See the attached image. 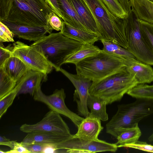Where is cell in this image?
I'll return each mask as SVG.
<instances>
[{
	"label": "cell",
	"instance_id": "e0dca14e",
	"mask_svg": "<svg viewBox=\"0 0 153 153\" xmlns=\"http://www.w3.org/2000/svg\"><path fill=\"white\" fill-rule=\"evenodd\" d=\"M22 142L23 143H37L56 144L72 137L73 136L48 132H36L27 133Z\"/></svg>",
	"mask_w": 153,
	"mask_h": 153
},
{
	"label": "cell",
	"instance_id": "1f68e13d",
	"mask_svg": "<svg viewBox=\"0 0 153 153\" xmlns=\"http://www.w3.org/2000/svg\"><path fill=\"white\" fill-rule=\"evenodd\" d=\"M141 30L153 49V24L139 20Z\"/></svg>",
	"mask_w": 153,
	"mask_h": 153
},
{
	"label": "cell",
	"instance_id": "ab89813d",
	"mask_svg": "<svg viewBox=\"0 0 153 153\" xmlns=\"http://www.w3.org/2000/svg\"><path fill=\"white\" fill-rule=\"evenodd\" d=\"M124 9L128 14L131 10V5L129 0H118Z\"/></svg>",
	"mask_w": 153,
	"mask_h": 153
},
{
	"label": "cell",
	"instance_id": "9c48e42d",
	"mask_svg": "<svg viewBox=\"0 0 153 153\" xmlns=\"http://www.w3.org/2000/svg\"><path fill=\"white\" fill-rule=\"evenodd\" d=\"M57 150L68 153L115 152L118 147L116 143H111L98 139L88 140L72 137L62 143L55 144Z\"/></svg>",
	"mask_w": 153,
	"mask_h": 153
},
{
	"label": "cell",
	"instance_id": "7a4b0ae2",
	"mask_svg": "<svg viewBox=\"0 0 153 153\" xmlns=\"http://www.w3.org/2000/svg\"><path fill=\"white\" fill-rule=\"evenodd\" d=\"M83 0L95 21L99 40L112 42L127 49L125 19H120L113 15L102 0Z\"/></svg>",
	"mask_w": 153,
	"mask_h": 153
},
{
	"label": "cell",
	"instance_id": "603a6c76",
	"mask_svg": "<svg viewBox=\"0 0 153 153\" xmlns=\"http://www.w3.org/2000/svg\"><path fill=\"white\" fill-rule=\"evenodd\" d=\"M140 20L153 24V3L148 0H129Z\"/></svg>",
	"mask_w": 153,
	"mask_h": 153
},
{
	"label": "cell",
	"instance_id": "7402d4cb",
	"mask_svg": "<svg viewBox=\"0 0 153 153\" xmlns=\"http://www.w3.org/2000/svg\"><path fill=\"white\" fill-rule=\"evenodd\" d=\"M106 102L99 97L89 94L87 100L88 108L90 110L89 116L98 118L103 121L108 120Z\"/></svg>",
	"mask_w": 153,
	"mask_h": 153
},
{
	"label": "cell",
	"instance_id": "52a82bcc",
	"mask_svg": "<svg viewBox=\"0 0 153 153\" xmlns=\"http://www.w3.org/2000/svg\"><path fill=\"white\" fill-rule=\"evenodd\" d=\"M139 20L132 8L125 19L127 49L137 60L153 65V49L141 30Z\"/></svg>",
	"mask_w": 153,
	"mask_h": 153
},
{
	"label": "cell",
	"instance_id": "4316f807",
	"mask_svg": "<svg viewBox=\"0 0 153 153\" xmlns=\"http://www.w3.org/2000/svg\"><path fill=\"white\" fill-rule=\"evenodd\" d=\"M131 97L137 98L147 99L153 100V85L145 84H138L127 93Z\"/></svg>",
	"mask_w": 153,
	"mask_h": 153
},
{
	"label": "cell",
	"instance_id": "6da1fadb",
	"mask_svg": "<svg viewBox=\"0 0 153 153\" xmlns=\"http://www.w3.org/2000/svg\"><path fill=\"white\" fill-rule=\"evenodd\" d=\"M52 12L45 0H0V21L45 26L46 16Z\"/></svg>",
	"mask_w": 153,
	"mask_h": 153
},
{
	"label": "cell",
	"instance_id": "9a60e30c",
	"mask_svg": "<svg viewBox=\"0 0 153 153\" xmlns=\"http://www.w3.org/2000/svg\"><path fill=\"white\" fill-rule=\"evenodd\" d=\"M127 71L134 74L138 84L150 83L153 81V68L150 65L136 59H126Z\"/></svg>",
	"mask_w": 153,
	"mask_h": 153
},
{
	"label": "cell",
	"instance_id": "d590c367",
	"mask_svg": "<svg viewBox=\"0 0 153 153\" xmlns=\"http://www.w3.org/2000/svg\"><path fill=\"white\" fill-rule=\"evenodd\" d=\"M21 142L23 146L29 151L30 153H43L47 145L37 143H27Z\"/></svg>",
	"mask_w": 153,
	"mask_h": 153
},
{
	"label": "cell",
	"instance_id": "8fae6325",
	"mask_svg": "<svg viewBox=\"0 0 153 153\" xmlns=\"http://www.w3.org/2000/svg\"><path fill=\"white\" fill-rule=\"evenodd\" d=\"M27 133L36 132H48L71 136L70 129L60 114L50 110L41 120L32 124H24L19 128Z\"/></svg>",
	"mask_w": 153,
	"mask_h": 153
},
{
	"label": "cell",
	"instance_id": "d6a6232c",
	"mask_svg": "<svg viewBox=\"0 0 153 153\" xmlns=\"http://www.w3.org/2000/svg\"><path fill=\"white\" fill-rule=\"evenodd\" d=\"M14 34L4 24L0 21V42H14Z\"/></svg>",
	"mask_w": 153,
	"mask_h": 153
},
{
	"label": "cell",
	"instance_id": "3957f363",
	"mask_svg": "<svg viewBox=\"0 0 153 153\" xmlns=\"http://www.w3.org/2000/svg\"><path fill=\"white\" fill-rule=\"evenodd\" d=\"M138 84L135 76L124 66L102 79L92 81L89 93L103 99L108 105L120 101L125 94Z\"/></svg>",
	"mask_w": 153,
	"mask_h": 153
},
{
	"label": "cell",
	"instance_id": "74e56055",
	"mask_svg": "<svg viewBox=\"0 0 153 153\" xmlns=\"http://www.w3.org/2000/svg\"><path fill=\"white\" fill-rule=\"evenodd\" d=\"M6 153H30L22 144L21 142H16L13 149L6 152Z\"/></svg>",
	"mask_w": 153,
	"mask_h": 153
},
{
	"label": "cell",
	"instance_id": "83f0119b",
	"mask_svg": "<svg viewBox=\"0 0 153 153\" xmlns=\"http://www.w3.org/2000/svg\"><path fill=\"white\" fill-rule=\"evenodd\" d=\"M16 82L7 76L1 68H0V99L13 90Z\"/></svg>",
	"mask_w": 153,
	"mask_h": 153
},
{
	"label": "cell",
	"instance_id": "8d00e7d4",
	"mask_svg": "<svg viewBox=\"0 0 153 153\" xmlns=\"http://www.w3.org/2000/svg\"><path fill=\"white\" fill-rule=\"evenodd\" d=\"M53 12L55 13L63 20V16L61 12L57 0H45Z\"/></svg>",
	"mask_w": 153,
	"mask_h": 153
},
{
	"label": "cell",
	"instance_id": "e575fe53",
	"mask_svg": "<svg viewBox=\"0 0 153 153\" xmlns=\"http://www.w3.org/2000/svg\"><path fill=\"white\" fill-rule=\"evenodd\" d=\"M121 147L133 148L153 153V146L149 144L146 142L138 141L134 143L124 145Z\"/></svg>",
	"mask_w": 153,
	"mask_h": 153
},
{
	"label": "cell",
	"instance_id": "cb8c5ba5",
	"mask_svg": "<svg viewBox=\"0 0 153 153\" xmlns=\"http://www.w3.org/2000/svg\"><path fill=\"white\" fill-rule=\"evenodd\" d=\"M141 134V131L137 124L135 126L122 130L117 137L116 144L118 148L125 144L134 143L138 141Z\"/></svg>",
	"mask_w": 153,
	"mask_h": 153
},
{
	"label": "cell",
	"instance_id": "30bf717a",
	"mask_svg": "<svg viewBox=\"0 0 153 153\" xmlns=\"http://www.w3.org/2000/svg\"><path fill=\"white\" fill-rule=\"evenodd\" d=\"M33 97L35 100L45 104L51 110L68 118L77 128L84 119L67 107L65 102L66 94L62 88L56 89L51 94L46 95L42 91L41 86L35 92Z\"/></svg>",
	"mask_w": 153,
	"mask_h": 153
},
{
	"label": "cell",
	"instance_id": "4fadbf2b",
	"mask_svg": "<svg viewBox=\"0 0 153 153\" xmlns=\"http://www.w3.org/2000/svg\"><path fill=\"white\" fill-rule=\"evenodd\" d=\"M6 25L14 35L19 38L33 41H37L47 33H52L47 26H30L18 24L3 20L0 21Z\"/></svg>",
	"mask_w": 153,
	"mask_h": 153
},
{
	"label": "cell",
	"instance_id": "d6986e66",
	"mask_svg": "<svg viewBox=\"0 0 153 153\" xmlns=\"http://www.w3.org/2000/svg\"><path fill=\"white\" fill-rule=\"evenodd\" d=\"M0 68L16 82L31 70L20 59L13 56L7 59Z\"/></svg>",
	"mask_w": 153,
	"mask_h": 153
},
{
	"label": "cell",
	"instance_id": "7c38bea8",
	"mask_svg": "<svg viewBox=\"0 0 153 153\" xmlns=\"http://www.w3.org/2000/svg\"><path fill=\"white\" fill-rule=\"evenodd\" d=\"M60 71L70 80L76 89L74 98L77 104L79 114L85 117H88L89 112L87 105V100L92 81L77 74H71L62 68Z\"/></svg>",
	"mask_w": 153,
	"mask_h": 153
},
{
	"label": "cell",
	"instance_id": "f35d334b",
	"mask_svg": "<svg viewBox=\"0 0 153 153\" xmlns=\"http://www.w3.org/2000/svg\"><path fill=\"white\" fill-rule=\"evenodd\" d=\"M16 142V140H11L4 136H0V145L7 146L11 149H13Z\"/></svg>",
	"mask_w": 153,
	"mask_h": 153
},
{
	"label": "cell",
	"instance_id": "f546056e",
	"mask_svg": "<svg viewBox=\"0 0 153 153\" xmlns=\"http://www.w3.org/2000/svg\"><path fill=\"white\" fill-rule=\"evenodd\" d=\"M18 91L14 89L13 90L0 99V118L5 113L12 105L15 98L18 96Z\"/></svg>",
	"mask_w": 153,
	"mask_h": 153
},
{
	"label": "cell",
	"instance_id": "f1b7e54d",
	"mask_svg": "<svg viewBox=\"0 0 153 153\" xmlns=\"http://www.w3.org/2000/svg\"><path fill=\"white\" fill-rule=\"evenodd\" d=\"M110 12L116 17L125 19L128 14L118 0H102Z\"/></svg>",
	"mask_w": 153,
	"mask_h": 153
},
{
	"label": "cell",
	"instance_id": "b9f144b4",
	"mask_svg": "<svg viewBox=\"0 0 153 153\" xmlns=\"http://www.w3.org/2000/svg\"><path fill=\"white\" fill-rule=\"evenodd\" d=\"M0 153H6V152H4V151H2L1 150H0Z\"/></svg>",
	"mask_w": 153,
	"mask_h": 153
},
{
	"label": "cell",
	"instance_id": "8992f818",
	"mask_svg": "<svg viewBox=\"0 0 153 153\" xmlns=\"http://www.w3.org/2000/svg\"><path fill=\"white\" fill-rule=\"evenodd\" d=\"M76 74L92 82L102 79L126 66V59L102 50L76 65Z\"/></svg>",
	"mask_w": 153,
	"mask_h": 153
},
{
	"label": "cell",
	"instance_id": "2e32d148",
	"mask_svg": "<svg viewBox=\"0 0 153 153\" xmlns=\"http://www.w3.org/2000/svg\"><path fill=\"white\" fill-rule=\"evenodd\" d=\"M76 133L74 137L88 140H96L103 129L101 120L98 118L90 117H85L78 127Z\"/></svg>",
	"mask_w": 153,
	"mask_h": 153
},
{
	"label": "cell",
	"instance_id": "44dd1931",
	"mask_svg": "<svg viewBox=\"0 0 153 153\" xmlns=\"http://www.w3.org/2000/svg\"><path fill=\"white\" fill-rule=\"evenodd\" d=\"M63 21L75 28L88 32L84 24L77 14L69 0H57Z\"/></svg>",
	"mask_w": 153,
	"mask_h": 153
},
{
	"label": "cell",
	"instance_id": "ac0fdd59",
	"mask_svg": "<svg viewBox=\"0 0 153 153\" xmlns=\"http://www.w3.org/2000/svg\"><path fill=\"white\" fill-rule=\"evenodd\" d=\"M88 31L99 36L97 25L90 11L83 0H69Z\"/></svg>",
	"mask_w": 153,
	"mask_h": 153
},
{
	"label": "cell",
	"instance_id": "4dcf8cb0",
	"mask_svg": "<svg viewBox=\"0 0 153 153\" xmlns=\"http://www.w3.org/2000/svg\"><path fill=\"white\" fill-rule=\"evenodd\" d=\"M47 26L52 32L53 30L61 31L63 28V20L53 12L46 16Z\"/></svg>",
	"mask_w": 153,
	"mask_h": 153
},
{
	"label": "cell",
	"instance_id": "d4e9b609",
	"mask_svg": "<svg viewBox=\"0 0 153 153\" xmlns=\"http://www.w3.org/2000/svg\"><path fill=\"white\" fill-rule=\"evenodd\" d=\"M100 51L99 47L93 44H84L80 49L68 58L65 63H71L76 65L80 61L97 53Z\"/></svg>",
	"mask_w": 153,
	"mask_h": 153
},
{
	"label": "cell",
	"instance_id": "484cf974",
	"mask_svg": "<svg viewBox=\"0 0 153 153\" xmlns=\"http://www.w3.org/2000/svg\"><path fill=\"white\" fill-rule=\"evenodd\" d=\"M103 45L102 50L124 59H136L134 55L127 49L112 42L101 40Z\"/></svg>",
	"mask_w": 153,
	"mask_h": 153
},
{
	"label": "cell",
	"instance_id": "60d3db41",
	"mask_svg": "<svg viewBox=\"0 0 153 153\" xmlns=\"http://www.w3.org/2000/svg\"><path fill=\"white\" fill-rule=\"evenodd\" d=\"M148 140L150 142L153 141V132L148 138Z\"/></svg>",
	"mask_w": 153,
	"mask_h": 153
},
{
	"label": "cell",
	"instance_id": "277c9868",
	"mask_svg": "<svg viewBox=\"0 0 153 153\" xmlns=\"http://www.w3.org/2000/svg\"><path fill=\"white\" fill-rule=\"evenodd\" d=\"M83 44L59 32L49 34L30 45L42 53L56 71H58L68 58L80 49Z\"/></svg>",
	"mask_w": 153,
	"mask_h": 153
},
{
	"label": "cell",
	"instance_id": "5b68a950",
	"mask_svg": "<svg viewBox=\"0 0 153 153\" xmlns=\"http://www.w3.org/2000/svg\"><path fill=\"white\" fill-rule=\"evenodd\" d=\"M152 114V100L137 98L132 103L118 105L117 112L106 124V132L117 138L122 130L135 126Z\"/></svg>",
	"mask_w": 153,
	"mask_h": 153
},
{
	"label": "cell",
	"instance_id": "836d02e7",
	"mask_svg": "<svg viewBox=\"0 0 153 153\" xmlns=\"http://www.w3.org/2000/svg\"><path fill=\"white\" fill-rule=\"evenodd\" d=\"M13 46L9 44L7 46L5 47L0 42V68L1 67L5 62L12 56V51Z\"/></svg>",
	"mask_w": 153,
	"mask_h": 153
},
{
	"label": "cell",
	"instance_id": "7bdbcfd3",
	"mask_svg": "<svg viewBox=\"0 0 153 153\" xmlns=\"http://www.w3.org/2000/svg\"><path fill=\"white\" fill-rule=\"evenodd\" d=\"M149 1L153 3V0H148Z\"/></svg>",
	"mask_w": 153,
	"mask_h": 153
},
{
	"label": "cell",
	"instance_id": "5bb4252c",
	"mask_svg": "<svg viewBox=\"0 0 153 153\" xmlns=\"http://www.w3.org/2000/svg\"><path fill=\"white\" fill-rule=\"evenodd\" d=\"M46 76L40 72L30 70L16 82L15 88L19 91L18 95L29 94L33 96L42 82L46 80Z\"/></svg>",
	"mask_w": 153,
	"mask_h": 153
},
{
	"label": "cell",
	"instance_id": "ffe728a7",
	"mask_svg": "<svg viewBox=\"0 0 153 153\" xmlns=\"http://www.w3.org/2000/svg\"><path fill=\"white\" fill-rule=\"evenodd\" d=\"M60 32L65 36L83 44H94L99 40L97 35L75 28L63 21V28Z\"/></svg>",
	"mask_w": 153,
	"mask_h": 153
},
{
	"label": "cell",
	"instance_id": "ba28073f",
	"mask_svg": "<svg viewBox=\"0 0 153 153\" xmlns=\"http://www.w3.org/2000/svg\"><path fill=\"white\" fill-rule=\"evenodd\" d=\"M12 56L20 59L31 70L47 76L53 67L43 54L34 47L17 41L13 43Z\"/></svg>",
	"mask_w": 153,
	"mask_h": 153
}]
</instances>
